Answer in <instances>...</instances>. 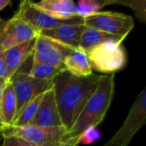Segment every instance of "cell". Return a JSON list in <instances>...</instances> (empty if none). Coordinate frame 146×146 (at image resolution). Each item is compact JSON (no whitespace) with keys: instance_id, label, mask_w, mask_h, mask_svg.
Instances as JSON below:
<instances>
[{"instance_id":"4fadbf2b","label":"cell","mask_w":146,"mask_h":146,"mask_svg":"<svg viewBox=\"0 0 146 146\" xmlns=\"http://www.w3.org/2000/svg\"><path fill=\"white\" fill-rule=\"evenodd\" d=\"M33 4L47 15L59 20H72L79 18L76 13L75 2L72 0H41Z\"/></svg>"},{"instance_id":"277c9868","label":"cell","mask_w":146,"mask_h":146,"mask_svg":"<svg viewBox=\"0 0 146 146\" xmlns=\"http://www.w3.org/2000/svg\"><path fill=\"white\" fill-rule=\"evenodd\" d=\"M67 130L64 127L44 128L35 124L7 126L0 128L2 137H15L36 146H54L64 141Z\"/></svg>"},{"instance_id":"8fae6325","label":"cell","mask_w":146,"mask_h":146,"mask_svg":"<svg viewBox=\"0 0 146 146\" xmlns=\"http://www.w3.org/2000/svg\"><path fill=\"white\" fill-rule=\"evenodd\" d=\"M15 15H17L20 18H22L23 20H25L39 32L42 30L53 28V27L58 26V25L69 21L59 20V19L49 16L46 13H44L40 9L37 8L33 4L32 1H29V0H24V1H22L20 3L19 8L17 10V12L15 13Z\"/></svg>"},{"instance_id":"603a6c76","label":"cell","mask_w":146,"mask_h":146,"mask_svg":"<svg viewBox=\"0 0 146 146\" xmlns=\"http://www.w3.org/2000/svg\"><path fill=\"white\" fill-rule=\"evenodd\" d=\"M101 136L100 131L96 127H89L86 130H84L81 133V135L78 137L77 143L79 144H84V145H88V144H92L98 140Z\"/></svg>"},{"instance_id":"44dd1931","label":"cell","mask_w":146,"mask_h":146,"mask_svg":"<svg viewBox=\"0 0 146 146\" xmlns=\"http://www.w3.org/2000/svg\"><path fill=\"white\" fill-rule=\"evenodd\" d=\"M105 5L109 4H123L126 6H129L134 10L136 13V16L142 21L145 22L146 20V2L144 0H128V1H115V0H111V1H104Z\"/></svg>"},{"instance_id":"cb8c5ba5","label":"cell","mask_w":146,"mask_h":146,"mask_svg":"<svg viewBox=\"0 0 146 146\" xmlns=\"http://www.w3.org/2000/svg\"><path fill=\"white\" fill-rule=\"evenodd\" d=\"M8 70H7L6 58H5V51L0 47V81L8 82L7 79Z\"/></svg>"},{"instance_id":"ba28073f","label":"cell","mask_w":146,"mask_h":146,"mask_svg":"<svg viewBox=\"0 0 146 146\" xmlns=\"http://www.w3.org/2000/svg\"><path fill=\"white\" fill-rule=\"evenodd\" d=\"M38 36L39 31L14 14L12 18L5 21L4 28L0 36V47L5 51L27 41L34 40Z\"/></svg>"},{"instance_id":"d4e9b609","label":"cell","mask_w":146,"mask_h":146,"mask_svg":"<svg viewBox=\"0 0 146 146\" xmlns=\"http://www.w3.org/2000/svg\"><path fill=\"white\" fill-rule=\"evenodd\" d=\"M11 3L10 0H0V11L3 10L6 6H8Z\"/></svg>"},{"instance_id":"7402d4cb","label":"cell","mask_w":146,"mask_h":146,"mask_svg":"<svg viewBox=\"0 0 146 146\" xmlns=\"http://www.w3.org/2000/svg\"><path fill=\"white\" fill-rule=\"evenodd\" d=\"M2 146H36L15 137H3ZM54 146H78L77 141H63Z\"/></svg>"},{"instance_id":"30bf717a","label":"cell","mask_w":146,"mask_h":146,"mask_svg":"<svg viewBox=\"0 0 146 146\" xmlns=\"http://www.w3.org/2000/svg\"><path fill=\"white\" fill-rule=\"evenodd\" d=\"M74 49L62 45L47 37L39 35L35 39L32 60L45 62L58 67H63L65 57Z\"/></svg>"},{"instance_id":"484cf974","label":"cell","mask_w":146,"mask_h":146,"mask_svg":"<svg viewBox=\"0 0 146 146\" xmlns=\"http://www.w3.org/2000/svg\"><path fill=\"white\" fill-rule=\"evenodd\" d=\"M4 25H5V20H3L1 17H0V36H1V33L3 31V28H4Z\"/></svg>"},{"instance_id":"6da1fadb","label":"cell","mask_w":146,"mask_h":146,"mask_svg":"<svg viewBox=\"0 0 146 146\" xmlns=\"http://www.w3.org/2000/svg\"><path fill=\"white\" fill-rule=\"evenodd\" d=\"M99 76L79 78L63 71L52 80L57 108L67 131L75 123L84 105L96 89Z\"/></svg>"},{"instance_id":"d6986e66","label":"cell","mask_w":146,"mask_h":146,"mask_svg":"<svg viewBox=\"0 0 146 146\" xmlns=\"http://www.w3.org/2000/svg\"><path fill=\"white\" fill-rule=\"evenodd\" d=\"M63 71H65L63 67H58L45 62L32 60L31 68L26 73L30 77H33L35 79L52 81L56 76H58Z\"/></svg>"},{"instance_id":"7c38bea8","label":"cell","mask_w":146,"mask_h":146,"mask_svg":"<svg viewBox=\"0 0 146 146\" xmlns=\"http://www.w3.org/2000/svg\"><path fill=\"white\" fill-rule=\"evenodd\" d=\"M33 124L44 128L63 127L53 87L45 91L43 94L42 101Z\"/></svg>"},{"instance_id":"9c48e42d","label":"cell","mask_w":146,"mask_h":146,"mask_svg":"<svg viewBox=\"0 0 146 146\" xmlns=\"http://www.w3.org/2000/svg\"><path fill=\"white\" fill-rule=\"evenodd\" d=\"M84 28L85 25L83 23V19L76 18L53 28L40 31L39 35L56 41L69 48L76 49L79 48L80 39Z\"/></svg>"},{"instance_id":"4316f807","label":"cell","mask_w":146,"mask_h":146,"mask_svg":"<svg viewBox=\"0 0 146 146\" xmlns=\"http://www.w3.org/2000/svg\"><path fill=\"white\" fill-rule=\"evenodd\" d=\"M3 86H4V82L0 81V101H1V96H2L3 92Z\"/></svg>"},{"instance_id":"8992f818","label":"cell","mask_w":146,"mask_h":146,"mask_svg":"<svg viewBox=\"0 0 146 146\" xmlns=\"http://www.w3.org/2000/svg\"><path fill=\"white\" fill-rule=\"evenodd\" d=\"M86 27L125 39L134 28V20L127 14L113 11H103L83 19Z\"/></svg>"},{"instance_id":"3957f363","label":"cell","mask_w":146,"mask_h":146,"mask_svg":"<svg viewBox=\"0 0 146 146\" xmlns=\"http://www.w3.org/2000/svg\"><path fill=\"white\" fill-rule=\"evenodd\" d=\"M92 69L98 72L115 74L127 63V54L122 42L107 41L85 51Z\"/></svg>"},{"instance_id":"5bb4252c","label":"cell","mask_w":146,"mask_h":146,"mask_svg":"<svg viewBox=\"0 0 146 146\" xmlns=\"http://www.w3.org/2000/svg\"><path fill=\"white\" fill-rule=\"evenodd\" d=\"M63 68L72 76L79 78L93 75V69L84 50L76 48L72 50L63 61Z\"/></svg>"},{"instance_id":"7a4b0ae2","label":"cell","mask_w":146,"mask_h":146,"mask_svg":"<svg viewBox=\"0 0 146 146\" xmlns=\"http://www.w3.org/2000/svg\"><path fill=\"white\" fill-rule=\"evenodd\" d=\"M114 78L115 74L99 76L96 89L85 103L75 123L66 132L64 141H77L84 130L89 127H97L103 121L113 99Z\"/></svg>"},{"instance_id":"2e32d148","label":"cell","mask_w":146,"mask_h":146,"mask_svg":"<svg viewBox=\"0 0 146 146\" xmlns=\"http://www.w3.org/2000/svg\"><path fill=\"white\" fill-rule=\"evenodd\" d=\"M17 112V102L10 82H5L0 101V128L11 126Z\"/></svg>"},{"instance_id":"ffe728a7","label":"cell","mask_w":146,"mask_h":146,"mask_svg":"<svg viewBox=\"0 0 146 146\" xmlns=\"http://www.w3.org/2000/svg\"><path fill=\"white\" fill-rule=\"evenodd\" d=\"M75 5L77 16L81 19H85L100 12V10L105 6V2L99 0H79Z\"/></svg>"},{"instance_id":"e0dca14e","label":"cell","mask_w":146,"mask_h":146,"mask_svg":"<svg viewBox=\"0 0 146 146\" xmlns=\"http://www.w3.org/2000/svg\"><path fill=\"white\" fill-rule=\"evenodd\" d=\"M123 38H120V37L114 36V35L108 34V33H104L102 31L97 30V29L85 26L83 33L81 35V39H80L79 48H81L84 51H87L89 49L93 48V47L97 46V45L101 44V43L107 42V41L123 42Z\"/></svg>"},{"instance_id":"9a60e30c","label":"cell","mask_w":146,"mask_h":146,"mask_svg":"<svg viewBox=\"0 0 146 146\" xmlns=\"http://www.w3.org/2000/svg\"><path fill=\"white\" fill-rule=\"evenodd\" d=\"M34 43L35 39L5 50V58L8 70V76H7L8 81L17 71H19V68L22 66L23 63L29 57L32 56Z\"/></svg>"},{"instance_id":"52a82bcc","label":"cell","mask_w":146,"mask_h":146,"mask_svg":"<svg viewBox=\"0 0 146 146\" xmlns=\"http://www.w3.org/2000/svg\"><path fill=\"white\" fill-rule=\"evenodd\" d=\"M14 90L17 102V112L31 99L53 87L52 81L35 79L26 72L17 71L9 80Z\"/></svg>"},{"instance_id":"ac0fdd59","label":"cell","mask_w":146,"mask_h":146,"mask_svg":"<svg viewBox=\"0 0 146 146\" xmlns=\"http://www.w3.org/2000/svg\"><path fill=\"white\" fill-rule=\"evenodd\" d=\"M43 94H39L38 96L31 99L29 102H27L15 116V119L13 121V126H23L33 124L34 120L36 118V115L38 113L39 107H40L41 101H42Z\"/></svg>"},{"instance_id":"5b68a950","label":"cell","mask_w":146,"mask_h":146,"mask_svg":"<svg viewBox=\"0 0 146 146\" xmlns=\"http://www.w3.org/2000/svg\"><path fill=\"white\" fill-rule=\"evenodd\" d=\"M146 88H143L132 104L121 127L103 146H129L132 138L145 125Z\"/></svg>"}]
</instances>
